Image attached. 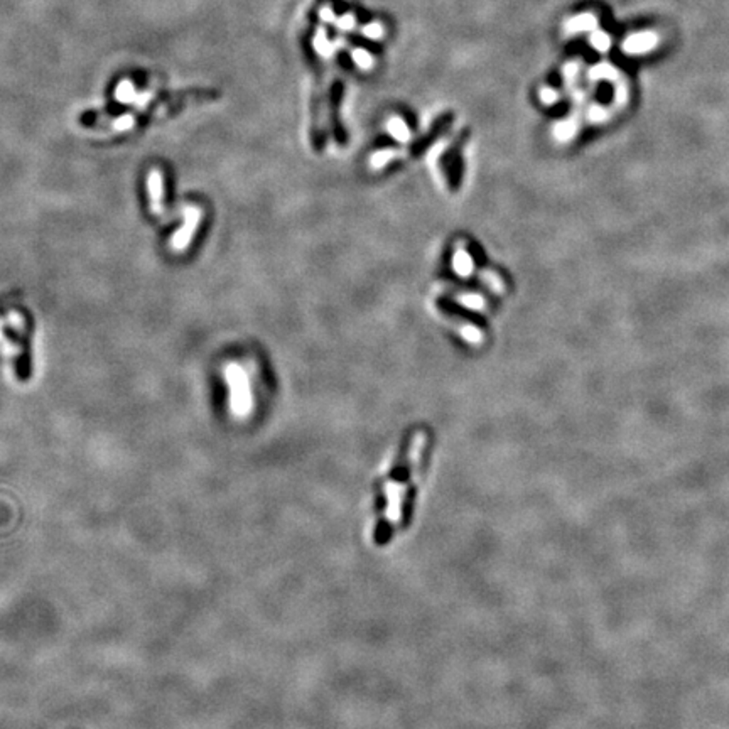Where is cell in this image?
<instances>
[{"label": "cell", "mask_w": 729, "mask_h": 729, "mask_svg": "<svg viewBox=\"0 0 729 729\" xmlns=\"http://www.w3.org/2000/svg\"><path fill=\"white\" fill-rule=\"evenodd\" d=\"M657 44V35L652 33H642L635 34L628 38L623 44L625 51L630 52V55H640V52L650 51L653 46Z\"/></svg>", "instance_id": "obj_3"}, {"label": "cell", "mask_w": 729, "mask_h": 729, "mask_svg": "<svg viewBox=\"0 0 729 729\" xmlns=\"http://www.w3.org/2000/svg\"><path fill=\"white\" fill-rule=\"evenodd\" d=\"M591 43H593V46L596 48L598 51H606L608 48H610V35H606L604 33H598L593 35Z\"/></svg>", "instance_id": "obj_6"}, {"label": "cell", "mask_w": 729, "mask_h": 729, "mask_svg": "<svg viewBox=\"0 0 729 729\" xmlns=\"http://www.w3.org/2000/svg\"><path fill=\"white\" fill-rule=\"evenodd\" d=\"M29 319L12 301H0V351L21 380L29 377Z\"/></svg>", "instance_id": "obj_2"}, {"label": "cell", "mask_w": 729, "mask_h": 729, "mask_svg": "<svg viewBox=\"0 0 729 729\" xmlns=\"http://www.w3.org/2000/svg\"><path fill=\"white\" fill-rule=\"evenodd\" d=\"M593 26H596V19H594L593 16L581 14V16L572 17V19H569V22L566 24V29L569 30V33H577V30L591 29Z\"/></svg>", "instance_id": "obj_4"}, {"label": "cell", "mask_w": 729, "mask_h": 729, "mask_svg": "<svg viewBox=\"0 0 729 729\" xmlns=\"http://www.w3.org/2000/svg\"><path fill=\"white\" fill-rule=\"evenodd\" d=\"M540 93H542L540 100L545 101V104H552V101L557 100V93H555L554 90H550V88H544Z\"/></svg>", "instance_id": "obj_8"}, {"label": "cell", "mask_w": 729, "mask_h": 729, "mask_svg": "<svg viewBox=\"0 0 729 729\" xmlns=\"http://www.w3.org/2000/svg\"><path fill=\"white\" fill-rule=\"evenodd\" d=\"M424 449L425 438L422 434L416 435L408 443L407 456H404L390 471L389 478L380 483L377 495V544L382 545L389 542L390 537H394L395 532L407 523L416 483L424 460Z\"/></svg>", "instance_id": "obj_1"}, {"label": "cell", "mask_w": 729, "mask_h": 729, "mask_svg": "<svg viewBox=\"0 0 729 729\" xmlns=\"http://www.w3.org/2000/svg\"><path fill=\"white\" fill-rule=\"evenodd\" d=\"M353 60H355V63H357V65L360 66V68H363V69H370V68H372V65H373L372 56L368 55L367 51H362V50H357V51H355Z\"/></svg>", "instance_id": "obj_5"}, {"label": "cell", "mask_w": 729, "mask_h": 729, "mask_svg": "<svg viewBox=\"0 0 729 729\" xmlns=\"http://www.w3.org/2000/svg\"><path fill=\"white\" fill-rule=\"evenodd\" d=\"M382 33H384V30H382L380 24H370L363 29V34L367 35V38H372V39H379Z\"/></svg>", "instance_id": "obj_7"}]
</instances>
